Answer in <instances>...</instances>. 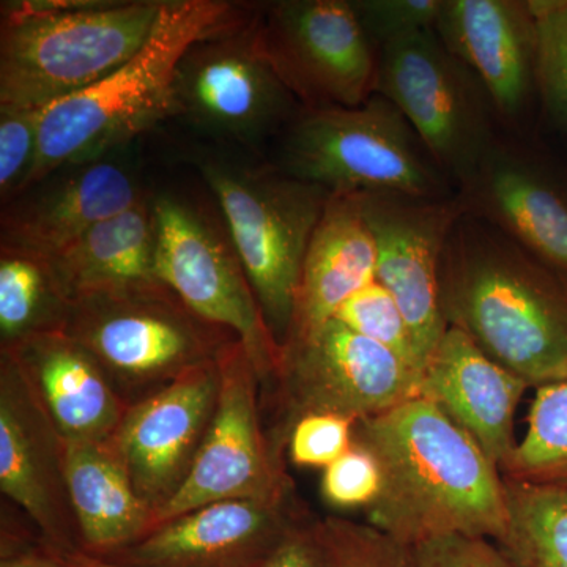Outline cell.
<instances>
[{
	"label": "cell",
	"mask_w": 567,
	"mask_h": 567,
	"mask_svg": "<svg viewBox=\"0 0 567 567\" xmlns=\"http://www.w3.org/2000/svg\"><path fill=\"white\" fill-rule=\"evenodd\" d=\"M457 197L567 281L566 145L505 130Z\"/></svg>",
	"instance_id": "5bb4252c"
},
{
	"label": "cell",
	"mask_w": 567,
	"mask_h": 567,
	"mask_svg": "<svg viewBox=\"0 0 567 567\" xmlns=\"http://www.w3.org/2000/svg\"><path fill=\"white\" fill-rule=\"evenodd\" d=\"M276 166L330 193H457L405 115L379 93L354 107H301L281 133Z\"/></svg>",
	"instance_id": "5b68a950"
},
{
	"label": "cell",
	"mask_w": 567,
	"mask_h": 567,
	"mask_svg": "<svg viewBox=\"0 0 567 567\" xmlns=\"http://www.w3.org/2000/svg\"><path fill=\"white\" fill-rule=\"evenodd\" d=\"M145 193L121 163L65 164L2 204V248L52 257Z\"/></svg>",
	"instance_id": "ffe728a7"
},
{
	"label": "cell",
	"mask_w": 567,
	"mask_h": 567,
	"mask_svg": "<svg viewBox=\"0 0 567 567\" xmlns=\"http://www.w3.org/2000/svg\"><path fill=\"white\" fill-rule=\"evenodd\" d=\"M43 110L0 104V194L2 204L28 185L39 155Z\"/></svg>",
	"instance_id": "1f68e13d"
},
{
	"label": "cell",
	"mask_w": 567,
	"mask_h": 567,
	"mask_svg": "<svg viewBox=\"0 0 567 567\" xmlns=\"http://www.w3.org/2000/svg\"><path fill=\"white\" fill-rule=\"evenodd\" d=\"M264 58L301 107H354L375 93L379 50L352 0H281L251 14Z\"/></svg>",
	"instance_id": "30bf717a"
},
{
	"label": "cell",
	"mask_w": 567,
	"mask_h": 567,
	"mask_svg": "<svg viewBox=\"0 0 567 567\" xmlns=\"http://www.w3.org/2000/svg\"><path fill=\"white\" fill-rule=\"evenodd\" d=\"M69 567H132L107 561V559L95 557L87 551L76 550L70 554H59Z\"/></svg>",
	"instance_id": "f35d334b"
},
{
	"label": "cell",
	"mask_w": 567,
	"mask_h": 567,
	"mask_svg": "<svg viewBox=\"0 0 567 567\" xmlns=\"http://www.w3.org/2000/svg\"><path fill=\"white\" fill-rule=\"evenodd\" d=\"M382 466L375 454L354 440L353 446L323 468L320 495L333 509H368L382 494Z\"/></svg>",
	"instance_id": "d6a6232c"
},
{
	"label": "cell",
	"mask_w": 567,
	"mask_h": 567,
	"mask_svg": "<svg viewBox=\"0 0 567 567\" xmlns=\"http://www.w3.org/2000/svg\"><path fill=\"white\" fill-rule=\"evenodd\" d=\"M308 516L297 492L223 499L159 525L104 559L132 567H260Z\"/></svg>",
	"instance_id": "d6986e66"
},
{
	"label": "cell",
	"mask_w": 567,
	"mask_h": 567,
	"mask_svg": "<svg viewBox=\"0 0 567 567\" xmlns=\"http://www.w3.org/2000/svg\"><path fill=\"white\" fill-rule=\"evenodd\" d=\"M361 203L375 244V279L401 306L424 371L450 328L440 274L447 240L465 213L464 205L457 193L445 199L361 193Z\"/></svg>",
	"instance_id": "9a60e30c"
},
{
	"label": "cell",
	"mask_w": 567,
	"mask_h": 567,
	"mask_svg": "<svg viewBox=\"0 0 567 567\" xmlns=\"http://www.w3.org/2000/svg\"><path fill=\"white\" fill-rule=\"evenodd\" d=\"M0 567H69L58 551L37 539L28 540L20 533L2 527Z\"/></svg>",
	"instance_id": "74e56055"
},
{
	"label": "cell",
	"mask_w": 567,
	"mask_h": 567,
	"mask_svg": "<svg viewBox=\"0 0 567 567\" xmlns=\"http://www.w3.org/2000/svg\"><path fill=\"white\" fill-rule=\"evenodd\" d=\"M375 244L361 193H331L306 252L282 347L303 341L333 320L352 295L375 281Z\"/></svg>",
	"instance_id": "603a6c76"
},
{
	"label": "cell",
	"mask_w": 567,
	"mask_h": 567,
	"mask_svg": "<svg viewBox=\"0 0 567 567\" xmlns=\"http://www.w3.org/2000/svg\"><path fill=\"white\" fill-rule=\"evenodd\" d=\"M528 388L450 327L425 364L421 398L439 405L502 468L517 445L516 413Z\"/></svg>",
	"instance_id": "44dd1931"
},
{
	"label": "cell",
	"mask_w": 567,
	"mask_h": 567,
	"mask_svg": "<svg viewBox=\"0 0 567 567\" xmlns=\"http://www.w3.org/2000/svg\"><path fill=\"white\" fill-rule=\"evenodd\" d=\"M375 93L405 115L456 192L505 132L483 82L435 29L379 51Z\"/></svg>",
	"instance_id": "ba28073f"
},
{
	"label": "cell",
	"mask_w": 567,
	"mask_h": 567,
	"mask_svg": "<svg viewBox=\"0 0 567 567\" xmlns=\"http://www.w3.org/2000/svg\"><path fill=\"white\" fill-rule=\"evenodd\" d=\"M354 440L382 466L379 499L365 522L413 547L446 536L495 540L507 522L498 465L461 425L425 398L360 421Z\"/></svg>",
	"instance_id": "6da1fadb"
},
{
	"label": "cell",
	"mask_w": 567,
	"mask_h": 567,
	"mask_svg": "<svg viewBox=\"0 0 567 567\" xmlns=\"http://www.w3.org/2000/svg\"><path fill=\"white\" fill-rule=\"evenodd\" d=\"M435 32L483 82L506 132L540 133L529 0H442Z\"/></svg>",
	"instance_id": "e0dca14e"
},
{
	"label": "cell",
	"mask_w": 567,
	"mask_h": 567,
	"mask_svg": "<svg viewBox=\"0 0 567 567\" xmlns=\"http://www.w3.org/2000/svg\"><path fill=\"white\" fill-rule=\"evenodd\" d=\"M423 374L371 339L330 320L320 330L281 349L276 386L281 423L276 442L287 436L298 417L336 413L360 421L390 412L421 398Z\"/></svg>",
	"instance_id": "8fae6325"
},
{
	"label": "cell",
	"mask_w": 567,
	"mask_h": 567,
	"mask_svg": "<svg viewBox=\"0 0 567 567\" xmlns=\"http://www.w3.org/2000/svg\"><path fill=\"white\" fill-rule=\"evenodd\" d=\"M315 522L311 516L297 522L260 567H324Z\"/></svg>",
	"instance_id": "8d00e7d4"
},
{
	"label": "cell",
	"mask_w": 567,
	"mask_h": 567,
	"mask_svg": "<svg viewBox=\"0 0 567 567\" xmlns=\"http://www.w3.org/2000/svg\"><path fill=\"white\" fill-rule=\"evenodd\" d=\"M315 529L324 567H415L412 547L368 522L327 516Z\"/></svg>",
	"instance_id": "f546056e"
},
{
	"label": "cell",
	"mask_w": 567,
	"mask_h": 567,
	"mask_svg": "<svg viewBox=\"0 0 567 567\" xmlns=\"http://www.w3.org/2000/svg\"><path fill=\"white\" fill-rule=\"evenodd\" d=\"M499 472L516 483L567 488V380L537 388L527 432Z\"/></svg>",
	"instance_id": "83f0119b"
},
{
	"label": "cell",
	"mask_w": 567,
	"mask_h": 567,
	"mask_svg": "<svg viewBox=\"0 0 567 567\" xmlns=\"http://www.w3.org/2000/svg\"><path fill=\"white\" fill-rule=\"evenodd\" d=\"M9 354L63 442H107L130 405L87 350L63 331L0 349Z\"/></svg>",
	"instance_id": "7402d4cb"
},
{
	"label": "cell",
	"mask_w": 567,
	"mask_h": 567,
	"mask_svg": "<svg viewBox=\"0 0 567 567\" xmlns=\"http://www.w3.org/2000/svg\"><path fill=\"white\" fill-rule=\"evenodd\" d=\"M175 115L218 140L259 144L281 134L301 104L264 58L251 14L193 44L177 66Z\"/></svg>",
	"instance_id": "4fadbf2b"
},
{
	"label": "cell",
	"mask_w": 567,
	"mask_h": 567,
	"mask_svg": "<svg viewBox=\"0 0 567 567\" xmlns=\"http://www.w3.org/2000/svg\"><path fill=\"white\" fill-rule=\"evenodd\" d=\"M240 18L237 7L221 0L164 2L152 35L128 62L44 107L39 155L25 188L65 164L104 158L159 121L175 117L174 82L183 55Z\"/></svg>",
	"instance_id": "3957f363"
},
{
	"label": "cell",
	"mask_w": 567,
	"mask_h": 567,
	"mask_svg": "<svg viewBox=\"0 0 567 567\" xmlns=\"http://www.w3.org/2000/svg\"><path fill=\"white\" fill-rule=\"evenodd\" d=\"M156 276L207 322L233 331L248 350L262 386H271L281 347L265 322L221 213L182 196L152 197Z\"/></svg>",
	"instance_id": "9c48e42d"
},
{
	"label": "cell",
	"mask_w": 567,
	"mask_h": 567,
	"mask_svg": "<svg viewBox=\"0 0 567 567\" xmlns=\"http://www.w3.org/2000/svg\"><path fill=\"white\" fill-rule=\"evenodd\" d=\"M70 300L162 282L156 276V227L152 196L95 224L48 257Z\"/></svg>",
	"instance_id": "d4e9b609"
},
{
	"label": "cell",
	"mask_w": 567,
	"mask_h": 567,
	"mask_svg": "<svg viewBox=\"0 0 567 567\" xmlns=\"http://www.w3.org/2000/svg\"><path fill=\"white\" fill-rule=\"evenodd\" d=\"M71 300L48 257L0 249V346L65 330Z\"/></svg>",
	"instance_id": "484cf974"
},
{
	"label": "cell",
	"mask_w": 567,
	"mask_h": 567,
	"mask_svg": "<svg viewBox=\"0 0 567 567\" xmlns=\"http://www.w3.org/2000/svg\"><path fill=\"white\" fill-rule=\"evenodd\" d=\"M0 491L52 550H82L66 486L65 443L6 353H0Z\"/></svg>",
	"instance_id": "2e32d148"
},
{
	"label": "cell",
	"mask_w": 567,
	"mask_h": 567,
	"mask_svg": "<svg viewBox=\"0 0 567 567\" xmlns=\"http://www.w3.org/2000/svg\"><path fill=\"white\" fill-rule=\"evenodd\" d=\"M63 443L66 486L82 551L110 557L151 535L155 514L134 488L111 440Z\"/></svg>",
	"instance_id": "cb8c5ba5"
},
{
	"label": "cell",
	"mask_w": 567,
	"mask_h": 567,
	"mask_svg": "<svg viewBox=\"0 0 567 567\" xmlns=\"http://www.w3.org/2000/svg\"><path fill=\"white\" fill-rule=\"evenodd\" d=\"M334 319L358 334L391 350L423 374V363L404 312L393 293L377 279L352 295L338 309Z\"/></svg>",
	"instance_id": "4dcf8cb0"
},
{
	"label": "cell",
	"mask_w": 567,
	"mask_h": 567,
	"mask_svg": "<svg viewBox=\"0 0 567 567\" xmlns=\"http://www.w3.org/2000/svg\"><path fill=\"white\" fill-rule=\"evenodd\" d=\"M218 368V402L203 446L181 491L156 513L155 528L208 503L295 492L284 465L286 447L265 432L262 383L240 339L224 347Z\"/></svg>",
	"instance_id": "7c38bea8"
},
{
	"label": "cell",
	"mask_w": 567,
	"mask_h": 567,
	"mask_svg": "<svg viewBox=\"0 0 567 567\" xmlns=\"http://www.w3.org/2000/svg\"><path fill=\"white\" fill-rule=\"evenodd\" d=\"M63 333L99 361L128 405L216 360L238 339L194 315L163 282L74 298Z\"/></svg>",
	"instance_id": "8992f818"
},
{
	"label": "cell",
	"mask_w": 567,
	"mask_h": 567,
	"mask_svg": "<svg viewBox=\"0 0 567 567\" xmlns=\"http://www.w3.org/2000/svg\"><path fill=\"white\" fill-rule=\"evenodd\" d=\"M219 393L218 358L130 405L112 445L141 498L158 513L192 472ZM155 522V517H153Z\"/></svg>",
	"instance_id": "ac0fdd59"
},
{
	"label": "cell",
	"mask_w": 567,
	"mask_h": 567,
	"mask_svg": "<svg viewBox=\"0 0 567 567\" xmlns=\"http://www.w3.org/2000/svg\"><path fill=\"white\" fill-rule=\"evenodd\" d=\"M503 480L507 522L496 547L514 567H567V488Z\"/></svg>",
	"instance_id": "4316f807"
},
{
	"label": "cell",
	"mask_w": 567,
	"mask_h": 567,
	"mask_svg": "<svg viewBox=\"0 0 567 567\" xmlns=\"http://www.w3.org/2000/svg\"><path fill=\"white\" fill-rule=\"evenodd\" d=\"M358 20L377 50L435 29L442 0H352Z\"/></svg>",
	"instance_id": "e575fe53"
},
{
	"label": "cell",
	"mask_w": 567,
	"mask_h": 567,
	"mask_svg": "<svg viewBox=\"0 0 567 567\" xmlns=\"http://www.w3.org/2000/svg\"><path fill=\"white\" fill-rule=\"evenodd\" d=\"M271 334L289 333L306 252L330 192L274 166L200 163Z\"/></svg>",
	"instance_id": "52a82bcc"
},
{
	"label": "cell",
	"mask_w": 567,
	"mask_h": 567,
	"mask_svg": "<svg viewBox=\"0 0 567 567\" xmlns=\"http://www.w3.org/2000/svg\"><path fill=\"white\" fill-rule=\"evenodd\" d=\"M415 567H514L494 540L446 536L412 547Z\"/></svg>",
	"instance_id": "d590c367"
},
{
	"label": "cell",
	"mask_w": 567,
	"mask_h": 567,
	"mask_svg": "<svg viewBox=\"0 0 567 567\" xmlns=\"http://www.w3.org/2000/svg\"><path fill=\"white\" fill-rule=\"evenodd\" d=\"M162 0L7 3L0 104L44 110L128 62L152 35Z\"/></svg>",
	"instance_id": "277c9868"
},
{
	"label": "cell",
	"mask_w": 567,
	"mask_h": 567,
	"mask_svg": "<svg viewBox=\"0 0 567 567\" xmlns=\"http://www.w3.org/2000/svg\"><path fill=\"white\" fill-rule=\"evenodd\" d=\"M440 289L447 324L529 388L567 380V281L494 224L457 219Z\"/></svg>",
	"instance_id": "7a4b0ae2"
},
{
	"label": "cell",
	"mask_w": 567,
	"mask_h": 567,
	"mask_svg": "<svg viewBox=\"0 0 567 567\" xmlns=\"http://www.w3.org/2000/svg\"><path fill=\"white\" fill-rule=\"evenodd\" d=\"M357 421L336 413H309L295 421L287 436L290 461L303 468H327L354 443Z\"/></svg>",
	"instance_id": "836d02e7"
},
{
	"label": "cell",
	"mask_w": 567,
	"mask_h": 567,
	"mask_svg": "<svg viewBox=\"0 0 567 567\" xmlns=\"http://www.w3.org/2000/svg\"><path fill=\"white\" fill-rule=\"evenodd\" d=\"M537 29L539 130L567 147V0H529Z\"/></svg>",
	"instance_id": "f1b7e54d"
}]
</instances>
